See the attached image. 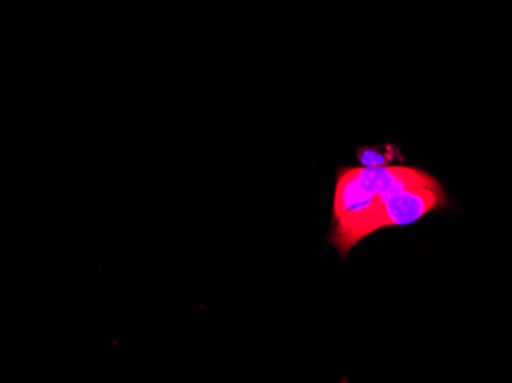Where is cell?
<instances>
[{"label":"cell","mask_w":512,"mask_h":383,"mask_svg":"<svg viewBox=\"0 0 512 383\" xmlns=\"http://www.w3.org/2000/svg\"><path fill=\"white\" fill-rule=\"evenodd\" d=\"M419 167L393 164L387 167H336L332 221L327 243L347 258L358 246V232L371 210L388 195L431 177Z\"/></svg>","instance_id":"obj_1"},{"label":"cell","mask_w":512,"mask_h":383,"mask_svg":"<svg viewBox=\"0 0 512 383\" xmlns=\"http://www.w3.org/2000/svg\"><path fill=\"white\" fill-rule=\"evenodd\" d=\"M451 207L450 195L434 175L422 183L404 187L388 195L368 213L358 232V244L385 229L414 226L430 213Z\"/></svg>","instance_id":"obj_2"},{"label":"cell","mask_w":512,"mask_h":383,"mask_svg":"<svg viewBox=\"0 0 512 383\" xmlns=\"http://www.w3.org/2000/svg\"><path fill=\"white\" fill-rule=\"evenodd\" d=\"M356 157L362 167H387L393 164H401L404 161L401 151L393 145L384 146H361L356 149Z\"/></svg>","instance_id":"obj_3"}]
</instances>
